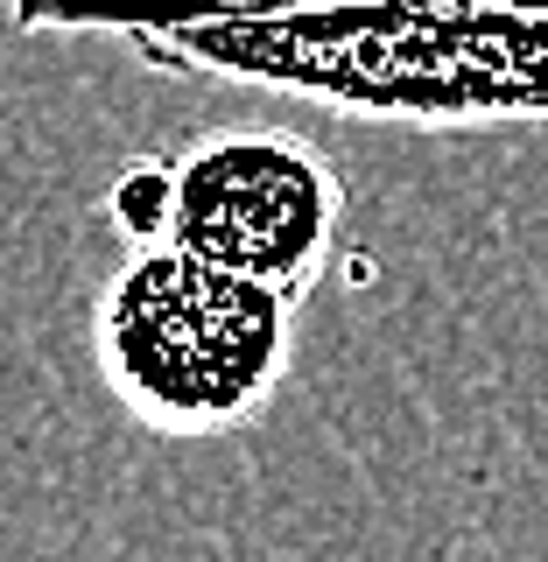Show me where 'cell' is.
<instances>
[{"mask_svg":"<svg viewBox=\"0 0 548 562\" xmlns=\"http://www.w3.org/2000/svg\"><path fill=\"white\" fill-rule=\"evenodd\" d=\"M345 176L295 127H219L169 162V225L183 254L303 295L331 268Z\"/></svg>","mask_w":548,"mask_h":562,"instance_id":"obj_3","label":"cell"},{"mask_svg":"<svg viewBox=\"0 0 548 562\" xmlns=\"http://www.w3.org/2000/svg\"><path fill=\"white\" fill-rule=\"evenodd\" d=\"M14 29L127 35L148 64L394 127L548 120L535 0H8Z\"/></svg>","mask_w":548,"mask_h":562,"instance_id":"obj_1","label":"cell"},{"mask_svg":"<svg viewBox=\"0 0 548 562\" xmlns=\"http://www.w3.org/2000/svg\"><path fill=\"white\" fill-rule=\"evenodd\" d=\"M535 8H541V14H548V0H535Z\"/></svg>","mask_w":548,"mask_h":562,"instance_id":"obj_5","label":"cell"},{"mask_svg":"<svg viewBox=\"0 0 548 562\" xmlns=\"http://www.w3.org/2000/svg\"><path fill=\"white\" fill-rule=\"evenodd\" d=\"M295 303L275 281L211 268L155 239L105 274L92 303V359L120 415L148 436L198 443L246 429L289 380Z\"/></svg>","mask_w":548,"mask_h":562,"instance_id":"obj_2","label":"cell"},{"mask_svg":"<svg viewBox=\"0 0 548 562\" xmlns=\"http://www.w3.org/2000/svg\"><path fill=\"white\" fill-rule=\"evenodd\" d=\"M113 218H120V233H134V239H148L169 225V162H134V169H120V183H113Z\"/></svg>","mask_w":548,"mask_h":562,"instance_id":"obj_4","label":"cell"}]
</instances>
